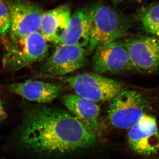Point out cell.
Returning a JSON list of instances; mask_svg holds the SVG:
<instances>
[{"label":"cell","instance_id":"cell-1","mask_svg":"<svg viewBox=\"0 0 159 159\" xmlns=\"http://www.w3.org/2000/svg\"><path fill=\"white\" fill-rule=\"evenodd\" d=\"M18 137L23 147L47 155L71 153L98 142V136L69 111L45 105L24 111Z\"/></svg>","mask_w":159,"mask_h":159},{"label":"cell","instance_id":"cell-2","mask_svg":"<svg viewBox=\"0 0 159 159\" xmlns=\"http://www.w3.org/2000/svg\"><path fill=\"white\" fill-rule=\"evenodd\" d=\"M91 28L87 54L94 52L98 46L114 42L126 33L128 23L125 18L113 8L104 4L89 8Z\"/></svg>","mask_w":159,"mask_h":159},{"label":"cell","instance_id":"cell-3","mask_svg":"<svg viewBox=\"0 0 159 159\" xmlns=\"http://www.w3.org/2000/svg\"><path fill=\"white\" fill-rule=\"evenodd\" d=\"M48 41L39 32L10 39L3 56L5 69L16 71L44 60L48 56Z\"/></svg>","mask_w":159,"mask_h":159},{"label":"cell","instance_id":"cell-4","mask_svg":"<svg viewBox=\"0 0 159 159\" xmlns=\"http://www.w3.org/2000/svg\"><path fill=\"white\" fill-rule=\"evenodd\" d=\"M111 101L108 120L117 129H130L148 113L150 107L147 97L135 90L123 89Z\"/></svg>","mask_w":159,"mask_h":159},{"label":"cell","instance_id":"cell-5","mask_svg":"<svg viewBox=\"0 0 159 159\" xmlns=\"http://www.w3.org/2000/svg\"><path fill=\"white\" fill-rule=\"evenodd\" d=\"M64 80L75 94L95 102L112 100L123 90L121 83L95 72L73 75Z\"/></svg>","mask_w":159,"mask_h":159},{"label":"cell","instance_id":"cell-6","mask_svg":"<svg viewBox=\"0 0 159 159\" xmlns=\"http://www.w3.org/2000/svg\"><path fill=\"white\" fill-rule=\"evenodd\" d=\"M6 4L11 18V39L39 32L44 12L39 5L28 0H8Z\"/></svg>","mask_w":159,"mask_h":159},{"label":"cell","instance_id":"cell-7","mask_svg":"<svg viewBox=\"0 0 159 159\" xmlns=\"http://www.w3.org/2000/svg\"><path fill=\"white\" fill-rule=\"evenodd\" d=\"M130 69L153 73L159 71V39L155 36H139L125 43Z\"/></svg>","mask_w":159,"mask_h":159},{"label":"cell","instance_id":"cell-8","mask_svg":"<svg viewBox=\"0 0 159 159\" xmlns=\"http://www.w3.org/2000/svg\"><path fill=\"white\" fill-rule=\"evenodd\" d=\"M128 143L131 149L142 156L159 154V130L155 116L148 113L128 129Z\"/></svg>","mask_w":159,"mask_h":159},{"label":"cell","instance_id":"cell-9","mask_svg":"<svg viewBox=\"0 0 159 159\" xmlns=\"http://www.w3.org/2000/svg\"><path fill=\"white\" fill-rule=\"evenodd\" d=\"M56 48L43 65L42 71L44 75L63 76L76 71L86 65L87 54L84 48L72 45H61Z\"/></svg>","mask_w":159,"mask_h":159},{"label":"cell","instance_id":"cell-10","mask_svg":"<svg viewBox=\"0 0 159 159\" xmlns=\"http://www.w3.org/2000/svg\"><path fill=\"white\" fill-rule=\"evenodd\" d=\"M92 66L97 73H114L130 69L125 43L114 41L97 47L92 58Z\"/></svg>","mask_w":159,"mask_h":159},{"label":"cell","instance_id":"cell-11","mask_svg":"<svg viewBox=\"0 0 159 159\" xmlns=\"http://www.w3.org/2000/svg\"><path fill=\"white\" fill-rule=\"evenodd\" d=\"M91 21L89 8H81L72 14L68 25L54 44L87 48L90 41Z\"/></svg>","mask_w":159,"mask_h":159},{"label":"cell","instance_id":"cell-12","mask_svg":"<svg viewBox=\"0 0 159 159\" xmlns=\"http://www.w3.org/2000/svg\"><path fill=\"white\" fill-rule=\"evenodd\" d=\"M62 101L71 114L98 136L100 132V108L96 102L75 93L63 95Z\"/></svg>","mask_w":159,"mask_h":159},{"label":"cell","instance_id":"cell-13","mask_svg":"<svg viewBox=\"0 0 159 159\" xmlns=\"http://www.w3.org/2000/svg\"><path fill=\"white\" fill-rule=\"evenodd\" d=\"M8 90L28 101L47 104L53 102L60 96L63 93L65 88L61 84L29 80L10 84Z\"/></svg>","mask_w":159,"mask_h":159},{"label":"cell","instance_id":"cell-14","mask_svg":"<svg viewBox=\"0 0 159 159\" xmlns=\"http://www.w3.org/2000/svg\"><path fill=\"white\" fill-rule=\"evenodd\" d=\"M71 15V8L66 4L44 12L39 32L47 41L54 43L68 25Z\"/></svg>","mask_w":159,"mask_h":159},{"label":"cell","instance_id":"cell-15","mask_svg":"<svg viewBox=\"0 0 159 159\" xmlns=\"http://www.w3.org/2000/svg\"><path fill=\"white\" fill-rule=\"evenodd\" d=\"M139 17L144 30L159 37V3L143 8Z\"/></svg>","mask_w":159,"mask_h":159},{"label":"cell","instance_id":"cell-16","mask_svg":"<svg viewBox=\"0 0 159 159\" xmlns=\"http://www.w3.org/2000/svg\"><path fill=\"white\" fill-rule=\"evenodd\" d=\"M11 18L7 5L4 1H0V36L6 35L11 29Z\"/></svg>","mask_w":159,"mask_h":159},{"label":"cell","instance_id":"cell-17","mask_svg":"<svg viewBox=\"0 0 159 159\" xmlns=\"http://www.w3.org/2000/svg\"><path fill=\"white\" fill-rule=\"evenodd\" d=\"M7 117V113L3 105L1 98L0 97V123L3 122Z\"/></svg>","mask_w":159,"mask_h":159},{"label":"cell","instance_id":"cell-18","mask_svg":"<svg viewBox=\"0 0 159 159\" xmlns=\"http://www.w3.org/2000/svg\"><path fill=\"white\" fill-rule=\"evenodd\" d=\"M110 1H111L114 3H119L123 2L126 1L128 0H110Z\"/></svg>","mask_w":159,"mask_h":159},{"label":"cell","instance_id":"cell-19","mask_svg":"<svg viewBox=\"0 0 159 159\" xmlns=\"http://www.w3.org/2000/svg\"><path fill=\"white\" fill-rule=\"evenodd\" d=\"M0 1H4V0H0Z\"/></svg>","mask_w":159,"mask_h":159}]
</instances>
